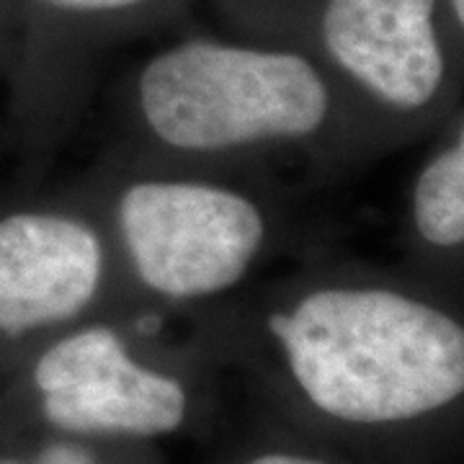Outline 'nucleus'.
Masks as SVG:
<instances>
[{
    "label": "nucleus",
    "instance_id": "f257e3e1",
    "mask_svg": "<svg viewBox=\"0 0 464 464\" xmlns=\"http://www.w3.org/2000/svg\"><path fill=\"white\" fill-rule=\"evenodd\" d=\"M264 415L328 444L387 439L464 411V284L313 250L183 320Z\"/></svg>",
    "mask_w": 464,
    "mask_h": 464
},
{
    "label": "nucleus",
    "instance_id": "f03ea898",
    "mask_svg": "<svg viewBox=\"0 0 464 464\" xmlns=\"http://www.w3.org/2000/svg\"><path fill=\"white\" fill-rule=\"evenodd\" d=\"M101 150L286 183L338 181L387 155L313 57L253 36L148 54L111 85Z\"/></svg>",
    "mask_w": 464,
    "mask_h": 464
},
{
    "label": "nucleus",
    "instance_id": "7ed1b4c3",
    "mask_svg": "<svg viewBox=\"0 0 464 464\" xmlns=\"http://www.w3.org/2000/svg\"><path fill=\"white\" fill-rule=\"evenodd\" d=\"M78 181L111 235L127 315L181 323L315 250L279 179L101 150Z\"/></svg>",
    "mask_w": 464,
    "mask_h": 464
},
{
    "label": "nucleus",
    "instance_id": "20e7f679",
    "mask_svg": "<svg viewBox=\"0 0 464 464\" xmlns=\"http://www.w3.org/2000/svg\"><path fill=\"white\" fill-rule=\"evenodd\" d=\"M248 36L313 57L382 148L431 137L464 101L444 0H235Z\"/></svg>",
    "mask_w": 464,
    "mask_h": 464
},
{
    "label": "nucleus",
    "instance_id": "39448f33",
    "mask_svg": "<svg viewBox=\"0 0 464 464\" xmlns=\"http://www.w3.org/2000/svg\"><path fill=\"white\" fill-rule=\"evenodd\" d=\"M215 362L166 320L93 317L34 351L29 395L44 433L114 447H155L207 423Z\"/></svg>",
    "mask_w": 464,
    "mask_h": 464
},
{
    "label": "nucleus",
    "instance_id": "423d86ee",
    "mask_svg": "<svg viewBox=\"0 0 464 464\" xmlns=\"http://www.w3.org/2000/svg\"><path fill=\"white\" fill-rule=\"evenodd\" d=\"M111 313H124L116 250L81 181L0 212V341L39 348Z\"/></svg>",
    "mask_w": 464,
    "mask_h": 464
},
{
    "label": "nucleus",
    "instance_id": "0eeeda50",
    "mask_svg": "<svg viewBox=\"0 0 464 464\" xmlns=\"http://www.w3.org/2000/svg\"><path fill=\"white\" fill-rule=\"evenodd\" d=\"M431 137L400 209V261L464 284V101Z\"/></svg>",
    "mask_w": 464,
    "mask_h": 464
},
{
    "label": "nucleus",
    "instance_id": "6e6552de",
    "mask_svg": "<svg viewBox=\"0 0 464 464\" xmlns=\"http://www.w3.org/2000/svg\"><path fill=\"white\" fill-rule=\"evenodd\" d=\"M212 464H351L333 444L289 429L261 415V420L240 433L217 454Z\"/></svg>",
    "mask_w": 464,
    "mask_h": 464
},
{
    "label": "nucleus",
    "instance_id": "1a4fd4ad",
    "mask_svg": "<svg viewBox=\"0 0 464 464\" xmlns=\"http://www.w3.org/2000/svg\"><path fill=\"white\" fill-rule=\"evenodd\" d=\"M444 14H447L451 42H454L464 67V0H444Z\"/></svg>",
    "mask_w": 464,
    "mask_h": 464
},
{
    "label": "nucleus",
    "instance_id": "9d476101",
    "mask_svg": "<svg viewBox=\"0 0 464 464\" xmlns=\"http://www.w3.org/2000/svg\"><path fill=\"white\" fill-rule=\"evenodd\" d=\"M103 464H155V447H121Z\"/></svg>",
    "mask_w": 464,
    "mask_h": 464
}]
</instances>
